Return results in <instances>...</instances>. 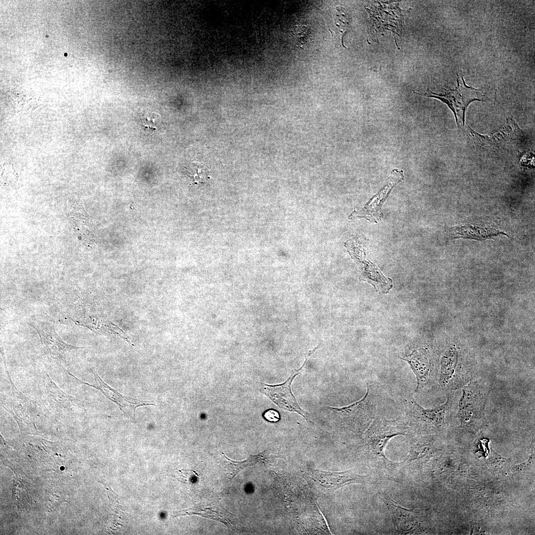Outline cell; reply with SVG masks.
Returning <instances> with one entry per match:
<instances>
[{
    "mask_svg": "<svg viewBox=\"0 0 535 535\" xmlns=\"http://www.w3.org/2000/svg\"><path fill=\"white\" fill-rule=\"evenodd\" d=\"M489 390L488 383L482 379L473 380L462 388L457 413L459 428L475 434L487 426L485 406Z\"/></svg>",
    "mask_w": 535,
    "mask_h": 535,
    "instance_id": "obj_1",
    "label": "cell"
},
{
    "mask_svg": "<svg viewBox=\"0 0 535 535\" xmlns=\"http://www.w3.org/2000/svg\"><path fill=\"white\" fill-rule=\"evenodd\" d=\"M446 401L432 409H425L420 405L414 396L406 403V419L409 427L418 432H441L446 427V419L450 414L454 394L446 395Z\"/></svg>",
    "mask_w": 535,
    "mask_h": 535,
    "instance_id": "obj_2",
    "label": "cell"
},
{
    "mask_svg": "<svg viewBox=\"0 0 535 535\" xmlns=\"http://www.w3.org/2000/svg\"><path fill=\"white\" fill-rule=\"evenodd\" d=\"M2 357L10 389L2 394V406L17 422L22 433L37 435L39 432L35 424L38 414L37 404L16 388L10 378L3 354Z\"/></svg>",
    "mask_w": 535,
    "mask_h": 535,
    "instance_id": "obj_3",
    "label": "cell"
},
{
    "mask_svg": "<svg viewBox=\"0 0 535 535\" xmlns=\"http://www.w3.org/2000/svg\"><path fill=\"white\" fill-rule=\"evenodd\" d=\"M475 373L471 368L459 362L458 351L455 346H451L442 357L437 381L446 395L454 394L474 380Z\"/></svg>",
    "mask_w": 535,
    "mask_h": 535,
    "instance_id": "obj_4",
    "label": "cell"
},
{
    "mask_svg": "<svg viewBox=\"0 0 535 535\" xmlns=\"http://www.w3.org/2000/svg\"><path fill=\"white\" fill-rule=\"evenodd\" d=\"M408 428L403 421L389 420L376 415L365 433V440L373 454L388 461L384 452L388 441L395 436L406 435Z\"/></svg>",
    "mask_w": 535,
    "mask_h": 535,
    "instance_id": "obj_5",
    "label": "cell"
},
{
    "mask_svg": "<svg viewBox=\"0 0 535 535\" xmlns=\"http://www.w3.org/2000/svg\"><path fill=\"white\" fill-rule=\"evenodd\" d=\"M429 95H421L437 99L446 104L454 114L457 125L463 126L465 112L469 104L475 101L482 100L481 91L466 85L463 76L457 74V86L444 94H437L430 91Z\"/></svg>",
    "mask_w": 535,
    "mask_h": 535,
    "instance_id": "obj_6",
    "label": "cell"
},
{
    "mask_svg": "<svg viewBox=\"0 0 535 535\" xmlns=\"http://www.w3.org/2000/svg\"><path fill=\"white\" fill-rule=\"evenodd\" d=\"M379 389L377 383L368 382L367 392L362 399L347 407L333 408L335 412L348 422H356L367 427L377 415Z\"/></svg>",
    "mask_w": 535,
    "mask_h": 535,
    "instance_id": "obj_7",
    "label": "cell"
},
{
    "mask_svg": "<svg viewBox=\"0 0 535 535\" xmlns=\"http://www.w3.org/2000/svg\"><path fill=\"white\" fill-rule=\"evenodd\" d=\"M314 353L310 351L303 365L299 369L293 372L289 378L283 383L276 385L260 383V390L272 400L279 408L289 412H295L302 416L308 423H311L309 414L298 404L291 391V383L303 368L306 365L308 359Z\"/></svg>",
    "mask_w": 535,
    "mask_h": 535,
    "instance_id": "obj_8",
    "label": "cell"
},
{
    "mask_svg": "<svg viewBox=\"0 0 535 535\" xmlns=\"http://www.w3.org/2000/svg\"><path fill=\"white\" fill-rule=\"evenodd\" d=\"M402 169H394L390 172L386 184L364 206L357 208L349 215V218H363L377 223L383 216L381 207L392 189L404 179Z\"/></svg>",
    "mask_w": 535,
    "mask_h": 535,
    "instance_id": "obj_9",
    "label": "cell"
},
{
    "mask_svg": "<svg viewBox=\"0 0 535 535\" xmlns=\"http://www.w3.org/2000/svg\"><path fill=\"white\" fill-rule=\"evenodd\" d=\"M403 359L409 363L416 375L415 393L425 391L438 380L439 368L425 349L415 350Z\"/></svg>",
    "mask_w": 535,
    "mask_h": 535,
    "instance_id": "obj_10",
    "label": "cell"
},
{
    "mask_svg": "<svg viewBox=\"0 0 535 535\" xmlns=\"http://www.w3.org/2000/svg\"><path fill=\"white\" fill-rule=\"evenodd\" d=\"M28 324L37 332L42 347L54 359H61L72 350L82 348L63 341L51 321L33 319L29 321Z\"/></svg>",
    "mask_w": 535,
    "mask_h": 535,
    "instance_id": "obj_11",
    "label": "cell"
},
{
    "mask_svg": "<svg viewBox=\"0 0 535 535\" xmlns=\"http://www.w3.org/2000/svg\"><path fill=\"white\" fill-rule=\"evenodd\" d=\"M68 373L81 384L88 385L98 390L109 400L116 404L120 410L125 414L135 415L136 409L139 407L149 405L155 406L154 404L150 403L148 401H143L123 396L116 390L105 383L97 372L93 373L95 380L94 385L80 380L69 372H68Z\"/></svg>",
    "mask_w": 535,
    "mask_h": 535,
    "instance_id": "obj_12",
    "label": "cell"
},
{
    "mask_svg": "<svg viewBox=\"0 0 535 535\" xmlns=\"http://www.w3.org/2000/svg\"><path fill=\"white\" fill-rule=\"evenodd\" d=\"M381 495L390 512L395 529L405 534L414 532L420 523L421 511L404 508L383 491L381 492Z\"/></svg>",
    "mask_w": 535,
    "mask_h": 535,
    "instance_id": "obj_13",
    "label": "cell"
},
{
    "mask_svg": "<svg viewBox=\"0 0 535 535\" xmlns=\"http://www.w3.org/2000/svg\"><path fill=\"white\" fill-rule=\"evenodd\" d=\"M47 399L56 414H73L81 408L80 401L63 392L47 374L44 377Z\"/></svg>",
    "mask_w": 535,
    "mask_h": 535,
    "instance_id": "obj_14",
    "label": "cell"
},
{
    "mask_svg": "<svg viewBox=\"0 0 535 535\" xmlns=\"http://www.w3.org/2000/svg\"><path fill=\"white\" fill-rule=\"evenodd\" d=\"M307 472L311 478L320 486L333 490L351 483L362 482L365 477L352 470L330 472L309 469Z\"/></svg>",
    "mask_w": 535,
    "mask_h": 535,
    "instance_id": "obj_15",
    "label": "cell"
},
{
    "mask_svg": "<svg viewBox=\"0 0 535 535\" xmlns=\"http://www.w3.org/2000/svg\"><path fill=\"white\" fill-rule=\"evenodd\" d=\"M439 450L434 446L433 439L429 436L414 439L411 443L409 454L402 463L409 465L423 462Z\"/></svg>",
    "mask_w": 535,
    "mask_h": 535,
    "instance_id": "obj_16",
    "label": "cell"
},
{
    "mask_svg": "<svg viewBox=\"0 0 535 535\" xmlns=\"http://www.w3.org/2000/svg\"><path fill=\"white\" fill-rule=\"evenodd\" d=\"M447 234L452 237H465L477 239H484L502 232L494 229L480 227L476 226H461L454 227L447 230Z\"/></svg>",
    "mask_w": 535,
    "mask_h": 535,
    "instance_id": "obj_17",
    "label": "cell"
},
{
    "mask_svg": "<svg viewBox=\"0 0 535 535\" xmlns=\"http://www.w3.org/2000/svg\"><path fill=\"white\" fill-rule=\"evenodd\" d=\"M223 455L225 459L227 476L230 479L233 478L242 469L252 466L263 459V453L256 455H250L247 459L243 461L232 460L226 457L224 453Z\"/></svg>",
    "mask_w": 535,
    "mask_h": 535,
    "instance_id": "obj_18",
    "label": "cell"
},
{
    "mask_svg": "<svg viewBox=\"0 0 535 535\" xmlns=\"http://www.w3.org/2000/svg\"><path fill=\"white\" fill-rule=\"evenodd\" d=\"M186 170L194 184L205 183L211 178L209 168L199 161H192L189 168Z\"/></svg>",
    "mask_w": 535,
    "mask_h": 535,
    "instance_id": "obj_19",
    "label": "cell"
},
{
    "mask_svg": "<svg viewBox=\"0 0 535 535\" xmlns=\"http://www.w3.org/2000/svg\"><path fill=\"white\" fill-rule=\"evenodd\" d=\"M142 123L145 129L156 131L160 127L161 116L156 112L147 113L143 116Z\"/></svg>",
    "mask_w": 535,
    "mask_h": 535,
    "instance_id": "obj_20",
    "label": "cell"
},
{
    "mask_svg": "<svg viewBox=\"0 0 535 535\" xmlns=\"http://www.w3.org/2000/svg\"><path fill=\"white\" fill-rule=\"evenodd\" d=\"M264 418L270 422H276L280 419V416L277 411L274 410H268L263 414Z\"/></svg>",
    "mask_w": 535,
    "mask_h": 535,
    "instance_id": "obj_21",
    "label": "cell"
}]
</instances>
